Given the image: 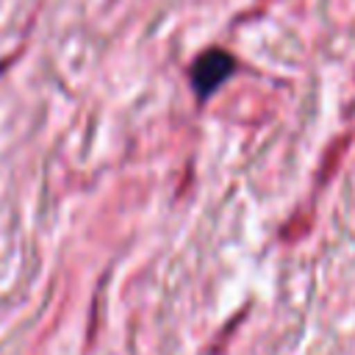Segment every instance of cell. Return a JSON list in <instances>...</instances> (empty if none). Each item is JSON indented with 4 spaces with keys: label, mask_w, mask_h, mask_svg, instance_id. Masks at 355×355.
Listing matches in <instances>:
<instances>
[{
    "label": "cell",
    "mask_w": 355,
    "mask_h": 355,
    "mask_svg": "<svg viewBox=\"0 0 355 355\" xmlns=\"http://www.w3.org/2000/svg\"><path fill=\"white\" fill-rule=\"evenodd\" d=\"M236 72H239V61L233 58V53H227L222 47L202 50L191 61V69H189V80H191L197 103H208Z\"/></svg>",
    "instance_id": "1"
}]
</instances>
